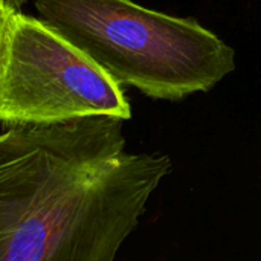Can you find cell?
I'll use <instances>...</instances> for the list:
<instances>
[{
    "mask_svg": "<svg viewBox=\"0 0 261 261\" xmlns=\"http://www.w3.org/2000/svg\"><path fill=\"white\" fill-rule=\"evenodd\" d=\"M124 121L90 116L0 133V261H115L168 156L128 153Z\"/></svg>",
    "mask_w": 261,
    "mask_h": 261,
    "instance_id": "cell-1",
    "label": "cell"
},
{
    "mask_svg": "<svg viewBox=\"0 0 261 261\" xmlns=\"http://www.w3.org/2000/svg\"><path fill=\"white\" fill-rule=\"evenodd\" d=\"M18 8H15L9 0H0V63L5 52V44L8 38V32L14 18V14Z\"/></svg>",
    "mask_w": 261,
    "mask_h": 261,
    "instance_id": "cell-4",
    "label": "cell"
},
{
    "mask_svg": "<svg viewBox=\"0 0 261 261\" xmlns=\"http://www.w3.org/2000/svg\"><path fill=\"white\" fill-rule=\"evenodd\" d=\"M15 8H18V6H21L23 3H26V2H29V0H9Z\"/></svg>",
    "mask_w": 261,
    "mask_h": 261,
    "instance_id": "cell-5",
    "label": "cell"
},
{
    "mask_svg": "<svg viewBox=\"0 0 261 261\" xmlns=\"http://www.w3.org/2000/svg\"><path fill=\"white\" fill-rule=\"evenodd\" d=\"M41 20L119 86L154 99L208 92L236 69V52L194 18L133 0H34Z\"/></svg>",
    "mask_w": 261,
    "mask_h": 261,
    "instance_id": "cell-2",
    "label": "cell"
},
{
    "mask_svg": "<svg viewBox=\"0 0 261 261\" xmlns=\"http://www.w3.org/2000/svg\"><path fill=\"white\" fill-rule=\"evenodd\" d=\"M132 118L122 87L44 20L17 9L0 63V124Z\"/></svg>",
    "mask_w": 261,
    "mask_h": 261,
    "instance_id": "cell-3",
    "label": "cell"
}]
</instances>
